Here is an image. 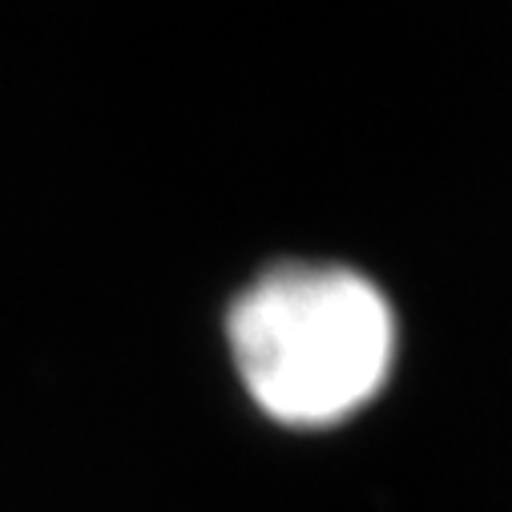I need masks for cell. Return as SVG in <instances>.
Wrapping results in <instances>:
<instances>
[{"mask_svg": "<svg viewBox=\"0 0 512 512\" xmlns=\"http://www.w3.org/2000/svg\"><path fill=\"white\" fill-rule=\"evenodd\" d=\"M222 343L263 420L287 432H331L388 392L404 327L375 275L339 259H279L238 287Z\"/></svg>", "mask_w": 512, "mask_h": 512, "instance_id": "cell-1", "label": "cell"}]
</instances>
